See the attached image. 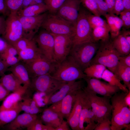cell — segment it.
Returning a JSON list of instances; mask_svg holds the SVG:
<instances>
[{"label":"cell","mask_w":130,"mask_h":130,"mask_svg":"<svg viewBox=\"0 0 130 130\" xmlns=\"http://www.w3.org/2000/svg\"><path fill=\"white\" fill-rule=\"evenodd\" d=\"M128 92H119L110 98L112 106L111 130H121L124 129L130 130V108L124 100V97Z\"/></svg>","instance_id":"cell-1"},{"label":"cell","mask_w":130,"mask_h":130,"mask_svg":"<svg viewBox=\"0 0 130 130\" xmlns=\"http://www.w3.org/2000/svg\"><path fill=\"white\" fill-rule=\"evenodd\" d=\"M102 79L110 84L118 87L122 91L128 92L129 90L121 82V81L115 74L106 68L104 72Z\"/></svg>","instance_id":"cell-29"},{"label":"cell","mask_w":130,"mask_h":130,"mask_svg":"<svg viewBox=\"0 0 130 130\" xmlns=\"http://www.w3.org/2000/svg\"><path fill=\"white\" fill-rule=\"evenodd\" d=\"M6 20L3 16H0V35L3 33L5 29Z\"/></svg>","instance_id":"cell-56"},{"label":"cell","mask_w":130,"mask_h":130,"mask_svg":"<svg viewBox=\"0 0 130 130\" xmlns=\"http://www.w3.org/2000/svg\"><path fill=\"white\" fill-rule=\"evenodd\" d=\"M10 93L0 83V102L3 101Z\"/></svg>","instance_id":"cell-52"},{"label":"cell","mask_w":130,"mask_h":130,"mask_svg":"<svg viewBox=\"0 0 130 130\" xmlns=\"http://www.w3.org/2000/svg\"><path fill=\"white\" fill-rule=\"evenodd\" d=\"M48 11L45 3L34 5L19 9L17 12L19 16H32L37 15Z\"/></svg>","instance_id":"cell-26"},{"label":"cell","mask_w":130,"mask_h":130,"mask_svg":"<svg viewBox=\"0 0 130 130\" xmlns=\"http://www.w3.org/2000/svg\"><path fill=\"white\" fill-rule=\"evenodd\" d=\"M124 100L126 105L130 108V91L127 93L124 98Z\"/></svg>","instance_id":"cell-60"},{"label":"cell","mask_w":130,"mask_h":130,"mask_svg":"<svg viewBox=\"0 0 130 130\" xmlns=\"http://www.w3.org/2000/svg\"><path fill=\"white\" fill-rule=\"evenodd\" d=\"M94 130H111V122L109 119H105L98 124Z\"/></svg>","instance_id":"cell-45"},{"label":"cell","mask_w":130,"mask_h":130,"mask_svg":"<svg viewBox=\"0 0 130 130\" xmlns=\"http://www.w3.org/2000/svg\"><path fill=\"white\" fill-rule=\"evenodd\" d=\"M124 9L122 0H116L113 13L117 16Z\"/></svg>","instance_id":"cell-47"},{"label":"cell","mask_w":130,"mask_h":130,"mask_svg":"<svg viewBox=\"0 0 130 130\" xmlns=\"http://www.w3.org/2000/svg\"><path fill=\"white\" fill-rule=\"evenodd\" d=\"M0 83L9 92H13L18 90L22 84L12 73L5 74L0 78Z\"/></svg>","instance_id":"cell-24"},{"label":"cell","mask_w":130,"mask_h":130,"mask_svg":"<svg viewBox=\"0 0 130 130\" xmlns=\"http://www.w3.org/2000/svg\"><path fill=\"white\" fill-rule=\"evenodd\" d=\"M96 53L91 60L90 65H102L114 73L119 61V57L121 55L113 46L112 40L110 39L105 41H101Z\"/></svg>","instance_id":"cell-3"},{"label":"cell","mask_w":130,"mask_h":130,"mask_svg":"<svg viewBox=\"0 0 130 130\" xmlns=\"http://www.w3.org/2000/svg\"><path fill=\"white\" fill-rule=\"evenodd\" d=\"M126 29H123L121 31H120V33L122 35L130 44V31Z\"/></svg>","instance_id":"cell-54"},{"label":"cell","mask_w":130,"mask_h":130,"mask_svg":"<svg viewBox=\"0 0 130 130\" xmlns=\"http://www.w3.org/2000/svg\"><path fill=\"white\" fill-rule=\"evenodd\" d=\"M87 17L88 22L92 29L98 27L109 26L107 22L100 16L92 14L87 11Z\"/></svg>","instance_id":"cell-34"},{"label":"cell","mask_w":130,"mask_h":130,"mask_svg":"<svg viewBox=\"0 0 130 130\" xmlns=\"http://www.w3.org/2000/svg\"><path fill=\"white\" fill-rule=\"evenodd\" d=\"M21 111L19 104L13 108L0 111V128L12 122Z\"/></svg>","instance_id":"cell-28"},{"label":"cell","mask_w":130,"mask_h":130,"mask_svg":"<svg viewBox=\"0 0 130 130\" xmlns=\"http://www.w3.org/2000/svg\"><path fill=\"white\" fill-rule=\"evenodd\" d=\"M42 3H44L43 0H23L22 5L20 9H24L30 6Z\"/></svg>","instance_id":"cell-48"},{"label":"cell","mask_w":130,"mask_h":130,"mask_svg":"<svg viewBox=\"0 0 130 130\" xmlns=\"http://www.w3.org/2000/svg\"><path fill=\"white\" fill-rule=\"evenodd\" d=\"M84 91L83 88L78 90L71 113L67 122L72 130H80L79 121L83 104Z\"/></svg>","instance_id":"cell-16"},{"label":"cell","mask_w":130,"mask_h":130,"mask_svg":"<svg viewBox=\"0 0 130 130\" xmlns=\"http://www.w3.org/2000/svg\"><path fill=\"white\" fill-rule=\"evenodd\" d=\"M8 66L5 62L0 58V76H2L7 71Z\"/></svg>","instance_id":"cell-53"},{"label":"cell","mask_w":130,"mask_h":130,"mask_svg":"<svg viewBox=\"0 0 130 130\" xmlns=\"http://www.w3.org/2000/svg\"><path fill=\"white\" fill-rule=\"evenodd\" d=\"M120 18L123 22V26L124 29H128L130 27V10H124L119 14Z\"/></svg>","instance_id":"cell-41"},{"label":"cell","mask_w":130,"mask_h":130,"mask_svg":"<svg viewBox=\"0 0 130 130\" xmlns=\"http://www.w3.org/2000/svg\"><path fill=\"white\" fill-rule=\"evenodd\" d=\"M87 85L84 90L96 94L111 98L121 90L117 87L100 81L99 79L87 77L84 79Z\"/></svg>","instance_id":"cell-13"},{"label":"cell","mask_w":130,"mask_h":130,"mask_svg":"<svg viewBox=\"0 0 130 130\" xmlns=\"http://www.w3.org/2000/svg\"><path fill=\"white\" fill-rule=\"evenodd\" d=\"M50 75L58 80L66 82L84 79L87 77L69 55L61 63L56 64L54 71Z\"/></svg>","instance_id":"cell-2"},{"label":"cell","mask_w":130,"mask_h":130,"mask_svg":"<svg viewBox=\"0 0 130 130\" xmlns=\"http://www.w3.org/2000/svg\"><path fill=\"white\" fill-rule=\"evenodd\" d=\"M104 16L110 28V33L112 40L120 34V30L123 26V22L119 17L113 13H107Z\"/></svg>","instance_id":"cell-23"},{"label":"cell","mask_w":130,"mask_h":130,"mask_svg":"<svg viewBox=\"0 0 130 130\" xmlns=\"http://www.w3.org/2000/svg\"><path fill=\"white\" fill-rule=\"evenodd\" d=\"M83 89L90 101L95 122L98 124L105 119L111 120L112 106L110 98L100 97L97 94Z\"/></svg>","instance_id":"cell-6"},{"label":"cell","mask_w":130,"mask_h":130,"mask_svg":"<svg viewBox=\"0 0 130 130\" xmlns=\"http://www.w3.org/2000/svg\"><path fill=\"white\" fill-rule=\"evenodd\" d=\"M16 49L12 45L7 43L6 47L4 51L0 53V55H10L16 56L18 55Z\"/></svg>","instance_id":"cell-46"},{"label":"cell","mask_w":130,"mask_h":130,"mask_svg":"<svg viewBox=\"0 0 130 130\" xmlns=\"http://www.w3.org/2000/svg\"><path fill=\"white\" fill-rule=\"evenodd\" d=\"M7 71H10L22 83L29 88L31 79L27 70L23 62L20 61L9 67Z\"/></svg>","instance_id":"cell-20"},{"label":"cell","mask_w":130,"mask_h":130,"mask_svg":"<svg viewBox=\"0 0 130 130\" xmlns=\"http://www.w3.org/2000/svg\"><path fill=\"white\" fill-rule=\"evenodd\" d=\"M33 40V39H30L23 37L12 46L16 49L18 52L24 49L29 46L32 42Z\"/></svg>","instance_id":"cell-39"},{"label":"cell","mask_w":130,"mask_h":130,"mask_svg":"<svg viewBox=\"0 0 130 130\" xmlns=\"http://www.w3.org/2000/svg\"><path fill=\"white\" fill-rule=\"evenodd\" d=\"M2 39L12 45L23 37L22 26L17 12H10L6 20L5 30Z\"/></svg>","instance_id":"cell-10"},{"label":"cell","mask_w":130,"mask_h":130,"mask_svg":"<svg viewBox=\"0 0 130 130\" xmlns=\"http://www.w3.org/2000/svg\"><path fill=\"white\" fill-rule=\"evenodd\" d=\"M0 13L4 16H7L10 13L6 5L4 0H0Z\"/></svg>","instance_id":"cell-50"},{"label":"cell","mask_w":130,"mask_h":130,"mask_svg":"<svg viewBox=\"0 0 130 130\" xmlns=\"http://www.w3.org/2000/svg\"><path fill=\"white\" fill-rule=\"evenodd\" d=\"M114 73L123 82L124 85L130 91V67L119 61Z\"/></svg>","instance_id":"cell-27"},{"label":"cell","mask_w":130,"mask_h":130,"mask_svg":"<svg viewBox=\"0 0 130 130\" xmlns=\"http://www.w3.org/2000/svg\"><path fill=\"white\" fill-rule=\"evenodd\" d=\"M83 87V82L81 80L67 82L50 97L46 105L51 104L59 101L71 91L82 88Z\"/></svg>","instance_id":"cell-17"},{"label":"cell","mask_w":130,"mask_h":130,"mask_svg":"<svg viewBox=\"0 0 130 130\" xmlns=\"http://www.w3.org/2000/svg\"><path fill=\"white\" fill-rule=\"evenodd\" d=\"M47 7L49 13L56 14L65 0H43Z\"/></svg>","instance_id":"cell-35"},{"label":"cell","mask_w":130,"mask_h":130,"mask_svg":"<svg viewBox=\"0 0 130 130\" xmlns=\"http://www.w3.org/2000/svg\"><path fill=\"white\" fill-rule=\"evenodd\" d=\"M81 1L84 7L90 12L96 16H101L95 0H81Z\"/></svg>","instance_id":"cell-36"},{"label":"cell","mask_w":130,"mask_h":130,"mask_svg":"<svg viewBox=\"0 0 130 130\" xmlns=\"http://www.w3.org/2000/svg\"><path fill=\"white\" fill-rule=\"evenodd\" d=\"M40 52L34 39L33 41L30 45L18 52V58L20 61H22L25 62L33 59Z\"/></svg>","instance_id":"cell-25"},{"label":"cell","mask_w":130,"mask_h":130,"mask_svg":"<svg viewBox=\"0 0 130 130\" xmlns=\"http://www.w3.org/2000/svg\"><path fill=\"white\" fill-rule=\"evenodd\" d=\"M124 9L130 10V0H122Z\"/></svg>","instance_id":"cell-59"},{"label":"cell","mask_w":130,"mask_h":130,"mask_svg":"<svg viewBox=\"0 0 130 130\" xmlns=\"http://www.w3.org/2000/svg\"><path fill=\"white\" fill-rule=\"evenodd\" d=\"M61 100L51 104L48 108L52 111L58 114L61 118L60 113V106Z\"/></svg>","instance_id":"cell-49"},{"label":"cell","mask_w":130,"mask_h":130,"mask_svg":"<svg viewBox=\"0 0 130 130\" xmlns=\"http://www.w3.org/2000/svg\"><path fill=\"white\" fill-rule=\"evenodd\" d=\"M106 68L102 65L94 64L86 68L83 72L88 78L100 79H102L103 73Z\"/></svg>","instance_id":"cell-32"},{"label":"cell","mask_w":130,"mask_h":130,"mask_svg":"<svg viewBox=\"0 0 130 130\" xmlns=\"http://www.w3.org/2000/svg\"><path fill=\"white\" fill-rule=\"evenodd\" d=\"M91 109L90 101L84 91L82 107L79 121V127L80 130H84V121L89 111Z\"/></svg>","instance_id":"cell-33"},{"label":"cell","mask_w":130,"mask_h":130,"mask_svg":"<svg viewBox=\"0 0 130 130\" xmlns=\"http://www.w3.org/2000/svg\"><path fill=\"white\" fill-rule=\"evenodd\" d=\"M99 46L98 43L91 41L73 45L69 55L83 71L90 65Z\"/></svg>","instance_id":"cell-4"},{"label":"cell","mask_w":130,"mask_h":130,"mask_svg":"<svg viewBox=\"0 0 130 130\" xmlns=\"http://www.w3.org/2000/svg\"><path fill=\"white\" fill-rule=\"evenodd\" d=\"M87 124V126L84 128V130H94L98 124L95 121L94 114L91 109L89 111L85 119L84 123Z\"/></svg>","instance_id":"cell-40"},{"label":"cell","mask_w":130,"mask_h":130,"mask_svg":"<svg viewBox=\"0 0 130 130\" xmlns=\"http://www.w3.org/2000/svg\"><path fill=\"white\" fill-rule=\"evenodd\" d=\"M6 5L10 12H17L21 8L23 0H4Z\"/></svg>","instance_id":"cell-38"},{"label":"cell","mask_w":130,"mask_h":130,"mask_svg":"<svg viewBox=\"0 0 130 130\" xmlns=\"http://www.w3.org/2000/svg\"><path fill=\"white\" fill-rule=\"evenodd\" d=\"M29 87L23 85L18 90L10 93L4 99L0 106V111L13 108L26 96Z\"/></svg>","instance_id":"cell-18"},{"label":"cell","mask_w":130,"mask_h":130,"mask_svg":"<svg viewBox=\"0 0 130 130\" xmlns=\"http://www.w3.org/2000/svg\"><path fill=\"white\" fill-rule=\"evenodd\" d=\"M0 58L5 62L9 67L20 61L18 57L14 56L2 55H0Z\"/></svg>","instance_id":"cell-42"},{"label":"cell","mask_w":130,"mask_h":130,"mask_svg":"<svg viewBox=\"0 0 130 130\" xmlns=\"http://www.w3.org/2000/svg\"><path fill=\"white\" fill-rule=\"evenodd\" d=\"M24 63L31 78L46 74H51L57 64L48 59L41 52L33 59Z\"/></svg>","instance_id":"cell-8"},{"label":"cell","mask_w":130,"mask_h":130,"mask_svg":"<svg viewBox=\"0 0 130 130\" xmlns=\"http://www.w3.org/2000/svg\"><path fill=\"white\" fill-rule=\"evenodd\" d=\"M116 0H104L108 6V13H113Z\"/></svg>","instance_id":"cell-55"},{"label":"cell","mask_w":130,"mask_h":130,"mask_svg":"<svg viewBox=\"0 0 130 130\" xmlns=\"http://www.w3.org/2000/svg\"><path fill=\"white\" fill-rule=\"evenodd\" d=\"M68 123L64 120L61 124L55 129V130H69L70 129L68 125Z\"/></svg>","instance_id":"cell-57"},{"label":"cell","mask_w":130,"mask_h":130,"mask_svg":"<svg viewBox=\"0 0 130 130\" xmlns=\"http://www.w3.org/2000/svg\"><path fill=\"white\" fill-rule=\"evenodd\" d=\"M101 15L104 16L109 13L108 8L104 0H95Z\"/></svg>","instance_id":"cell-43"},{"label":"cell","mask_w":130,"mask_h":130,"mask_svg":"<svg viewBox=\"0 0 130 130\" xmlns=\"http://www.w3.org/2000/svg\"><path fill=\"white\" fill-rule=\"evenodd\" d=\"M75 26L56 13H49L41 27L51 34L66 35L72 38L74 34Z\"/></svg>","instance_id":"cell-5"},{"label":"cell","mask_w":130,"mask_h":130,"mask_svg":"<svg viewBox=\"0 0 130 130\" xmlns=\"http://www.w3.org/2000/svg\"><path fill=\"white\" fill-rule=\"evenodd\" d=\"M2 39H0V53L5 50L7 44V42L3 39V40Z\"/></svg>","instance_id":"cell-58"},{"label":"cell","mask_w":130,"mask_h":130,"mask_svg":"<svg viewBox=\"0 0 130 130\" xmlns=\"http://www.w3.org/2000/svg\"><path fill=\"white\" fill-rule=\"evenodd\" d=\"M66 82L47 74L31 78L29 88L36 92L45 94L47 102L50 97Z\"/></svg>","instance_id":"cell-7"},{"label":"cell","mask_w":130,"mask_h":130,"mask_svg":"<svg viewBox=\"0 0 130 130\" xmlns=\"http://www.w3.org/2000/svg\"><path fill=\"white\" fill-rule=\"evenodd\" d=\"M78 90L71 91L61 100L60 113L63 118L67 119L70 115Z\"/></svg>","instance_id":"cell-21"},{"label":"cell","mask_w":130,"mask_h":130,"mask_svg":"<svg viewBox=\"0 0 130 130\" xmlns=\"http://www.w3.org/2000/svg\"><path fill=\"white\" fill-rule=\"evenodd\" d=\"M118 60L125 65L130 67V53L126 56H120Z\"/></svg>","instance_id":"cell-51"},{"label":"cell","mask_w":130,"mask_h":130,"mask_svg":"<svg viewBox=\"0 0 130 130\" xmlns=\"http://www.w3.org/2000/svg\"><path fill=\"white\" fill-rule=\"evenodd\" d=\"M26 96L23 99L27 104L31 111V114H37L42 112L44 109L39 107L32 99Z\"/></svg>","instance_id":"cell-37"},{"label":"cell","mask_w":130,"mask_h":130,"mask_svg":"<svg viewBox=\"0 0 130 130\" xmlns=\"http://www.w3.org/2000/svg\"><path fill=\"white\" fill-rule=\"evenodd\" d=\"M38 117L37 114L24 112L19 114L12 122L3 127H5L6 129L9 130L27 129Z\"/></svg>","instance_id":"cell-19"},{"label":"cell","mask_w":130,"mask_h":130,"mask_svg":"<svg viewBox=\"0 0 130 130\" xmlns=\"http://www.w3.org/2000/svg\"><path fill=\"white\" fill-rule=\"evenodd\" d=\"M112 45L121 56L126 55L130 52V44L121 34L112 40Z\"/></svg>","instance_id":"cell-30"},{"label":"cell","mask_w":130,"mask_h":130,"mask_svg":"<svg viewBox=\"0 0 130 130\" xmlns=\"http://www.w3.org/2000/svg\"><path fill=\"white\" fill-rule=\"evenodd\" d=\"M45 124L38 117L26 129L28 130H43Z\"/></svg>","instance_id":"cell-44"},{"label":"cell","mask_w":130,"mask_h":130,"mask_svg":"<svg viewBox=\"0 0 130 130\" xmlns=\"http://www.w3.org/2000/svg\"><path fill=\"white\" fill-rule=\"evenodd\" d=\"M87 12L80 7L75 30L72 38L73 45L91 41L92 29L87 20Z\"/></svg>","instance_id":"cell-9"},{"label":"cell","mask_w":130,"mask_h":130,"mask_svg":"<svg viewBox=\"0 0 130 130\" xmlns=\"http://www.w3.org/2000/svg\"><path fill=\"white\" fill-rule=\"evenodd\" d=\"M33 39L41 53L51 61L54 62V39L53 36L44 29L40 31Z\"/></svg>","instance_id":"cell-14"},{"label":"cell","mask_w":130,"mask_h":130,"mask_svg":"<svg viewBox=\"0 0 130 130\" xmlns=\"http://www.w3.org/2000/svg\"><path fill=\"white\" fill-rule=\"evenodd\" d=\"M48 13L45 12L32 16H18L23 28V37L33 39Z\"/></svg>","instance_id":"cell-12"},{"label":"cell","mask_w":130,"mask_h":130,"mask_svg":"<svg viewBox=\"0 0 130 130\" xmlns=\"http://www.w3.org/2000/svg\"><path fill=\"white\" fill-rule=\"evenodd\" d=\"M51 34L54 39V62L58 64L69 54L73 45L72 37L65 35Z\"/></svg>","instance_id":"cell-11"},{"label":"cell","mask_w":130,"mask_h":130,"mask_svg":"<svg viewBox=\"0 0 130 130\" xmlns=\"http://www.w3.org/2000/svg\"><path fill=\"white\" fill-rule=\"evenodd\" d=\"M43 123L55 129L61 124L63 119L48 108L44 109L40 117Z\"/></svg>","instance_id":"cell-22"},{"label":"cell","mask_w":130,"mask_h":130,"mask_svg":"<svg viewBox=\"0 0 130 130\" xmlns=\"http://www.w3.org/2000/svg\"><path fill=\"white\" fill-rule=\"evenodd\" d=\"M81 3V0H65L56 13L76 25Z\"/></svg>","instance_id":"cell-15"},{"label":"cell","mask_w":130,"mask_h":130,"mask_svg":"<svg viewBox=\"0 0 130 130\" xmlns=\"http://www.w3.org/2000/svg\"><path fill=\"white\" fill-rule=\"evenodd\" d=\"M110 31L109 26H100L94 28L92 32L91 41L98 43L100 40L104 41L109 40Z\"/></svg>","instance_id":"cell-31"}]
</instances>
